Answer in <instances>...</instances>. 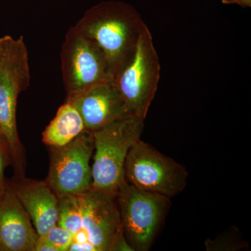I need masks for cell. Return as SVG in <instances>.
<instances>
[{
  "label": "cell",
  "instance_id": "cell-1",
  "mask_svg": "<svg viewBox=\"0 0 251 251\" xmlns=\"http://www.w3.org/2000/svg\"><path fill=\"white\" fill-rule=\"evenodd\" d=\"M145 25L131 5L106 1L87 10L75 27L103 50L114 79L133 57Z\"/></svg>",
  "mask_w": 251,
  "mask_h": 251
},
{
  "label": "cell",
  "instance_id": "cell-2",
  "mask_svg": "<svg viewBox=\"0 0 251 251\" xmlns=\"http://www.w3.org/2000/svg\"><path fill=\"white\" fill-rule=\"evenodd\" d=\"M30 82L29 58L24 39L8 36L0 58V129L9 145L15 174H23L24 148L16 123L18 96Z\"/></svg>",
  "mask_w": 251,
  "mask_h": 251
},
{
  "label": "cell",
  "instance_id": "cell-3",
  "mask_svg": "<svg viewBox=\"0 0 251 251\" xmlns=\"http://www.w3.org/2000/svg\"><path fill=\"white\" fill-rule=\"evenodd\" d=\"M145 120L129 115L92 132V187L117 194L125 181V165L130 148L140 140Z\"/></svg>",
  "mask_w": 251,
  "mask_h": 251
},
{
  "label": "cell",
  "instance_id": "cell-4",
  "mask_svg": "<svg viewBox=\"0 0 251 251\" xmlns=\"http://www.w3.org/2000/svg\"><path fill=\"white\" fill-rule=\"evenodd\" d=\"M161 64L151 31L144 26L135 53L113 79L131 115L145 120L158 89Z\"/></svg>",
  "mask_w": 251,
  "mask_h": 251
},
{
  "label": "cell",
  "instance_id": "cell-5",
  "mask_svg": "<svg viewBox=\"0 0 251 251\" xmlns=\"http://www.w3.org/2000/svg\"><path fill=\"white\" fill-rule=\"evenodd\" d=\"M117 200L127 241L134 251L150 250L171 206V198L138 189L125 179Z\"/></svg>",
  "mask_w": 251,
  "mask_h": 251
},
{
  "label": "cell",
  "instance_id": "cell-6",
  "mask_svg": "<svg viewBox=\"0 0 251 251\" xmlns=\"http://www.w3.org/2000/svg\"><path fill=\"white\" fill-rule=\"evenodd\" d=\"M125 176L138 189L171 198L186 187L188 173L184 166L139 140L127 155Z\"/></svg>",
  "mask_w": 251,
  "mask_h": 251
},
{
  "label": "cell",
  "instance_id": "cell-7",
  "mask_svg": "<svg viewBox=\"0 0 251 251\" xmlns=\"http://www.w3.org/2000/svg\"><path fill=\"white\" fill-rule=\"evenodd\" d=\"M61 59L67 98L113 80L103 50L75 26L66 34Z\"/></svg>",
  "mask_w": 251,
  "mask_h": 251
},
{
  "label": "cell",
  "instance_id": "cell-8",
  "mask_svg": "<svg viewBox=\"0 0 251 251\" xmlns=\"http://www.w3.org/2000/svg\"><path fill=\"white\" fill-rule=\"evenodd\" d=\"M50 163L46 182L57 195L80 196L92 187L91 158L93 133L85 130L75 139L59 148H50Z\"/></svg>",
  "mask_w": 251,
  "mask_h": 251
},
{
  "label": "cell",
  "instance_id": "cell-9",
  "mask_svg": "<svg viewBox=\"0 0 251 251\" xmlns=\"http://www.w3.org/2000/svg\"><path fill=\"white\" fill-rule=\"evenodd\" d=\"M82 227L97 251H110L115 235L122 228L117 194L91 187L79 196Z\"/></svg>",
  "mask_w": 251,
  "mask_h": 251
},
{
  "label": "cell",
  "instance_id": "cell-10",
  "mask_svg": "<svg viewBox=\"0 0 251 251\" xmlns=\"http://www.w3.org/2000/svg\"><path fill=\"white\" fill-rule=\"evenodd\" d=\"M66 101L76 108L85 129L92 132L131 115L113 80L93 86Z\"/></svg>",
  "mask_w": 251,
  "mask_h": 251
},
{
  "label": "cell",
  "instance_id": "cell-11",
  "mask_svg": "<svg viewBox=\"0 0 251 251\" xmlns=\"http://www.w3.org/2000/svg\"><path fill=\"white\" fill-rule=\"evenodd\" d=\"M8 184L27 211L39 237L57 225L58 197L46 181L16 176Z\"/></svg>",
  "mask_w": 251,
  "mask_h": 251
},
{
  "label": "cell",
  "instance_id": "cell-12",
  "mask_svg": "<svg viewBox=\"0 0 251 251\" xmlns=\"http://www.w3.org/2000/svg\"><path fill=\"white\" fill-rule=\"evenodd\" d=\"M38 235L30 218L7 185L0 198V247L2 251H34Z\"/></svg>",
  "mask_w": 251,
  "mask_h": 251
},
{
  "label": "cell",
  "instance_id": "cell-13",
  "mask_svg": "<svg viewBox=\"0 0 251 251\" xmlns=\"http://www.w3.org/2000/svg\"><path fill=\"white\" fill-rule=\"evenodd\" d=\"M85 130L80 113L72 104L66 101L46 127L42 140L50 148H59L72 142Z\"/></svg>",
  "mask_w": 251,
  "mask_h": 251
},
{
  "label": "cell",
  "instance_id": "cell-14",
  "mask_svg": "<svg viewBox=\"0 0 251 251\" xmlns=\"http://www.w3.org/2000/svg\"><path fill=\"white\" fill-rule=\"evenodd\" d=\"M57 226L75 234L82 228V216L79 196L64 195L58 197Z\"/></svg>",
  "mask_w": 251,
  "mask_h": 251
},
{
  "label": "cell",
  "instance_id": "cell-15",
  "mask_svg": "<svg viewBox=\"0 0 251 251\" xmlns=\"http://www.w3.org/2000/svg\"><path fill=\"white\" fill-rule=\"evenodd\" d=\"M44 236L57 249V251H69L74 242V234L57 225Z\"/></svg>",
  "mask_w": 251,
  "mask_h": 251
},
{
  "label": "cell",
  "instance_id": "cell-16",
  "mask_svg": "<svg viewBox=\"0 0 251 251\" xmlns=\"http://www.w3.org/2000/svg\"><path fill=\"white\" fill-rule=\"evenodd\" d=\"M9 165H11V152L7 141L0 129V198L7 188L8 181L5 179L4 172Z\"/></svg>",
  "mask_w": 251,
  "mask_h": 251
},
{
  "label": "cell",
  "instance_id": "cell-17",
  "mask_svg": "<svg viewBox=\"0 0 251 251\" xmlns=\"http://www.w3.org/2000/svg\"><path fill=\"white\" fill-rule=\"evenodd\" d=\"M205 246L207 251H237L247 247V244L234 240L232 237H221L214 241L208 239Z\"/></svg>",
  "mask_w": 251,
  "mask_h": 251
},
{
  "label": "cell",
  "instance_id": "cell-18",
  "mask_svg": "<svg viewBox=\"0 0 251 251\" xmlns=\"http://www.w3.org/2000/svg\"><path fill=\"white\" fill-rule=\"evenodd\" d=\"M110 251H134L125 237L123 228L120 229L112 242Z\"/></svg>",
  "mask_w": 251,
  "mask_h": 251
},
{
  "label": "cell",
  "instance_id": "cell-19",
  "mask_svg": "<svg viewBox=\"0 0 251 251\" xmlns=\"http://www.w3.org/2000/svg\"><path fill=\"white\" fill-rule=\"evenodd\" d=\"M34 251H57V249L44 236L38 237Z\"/></svg>",
  "mask_w": 251,
  "mask_h": 251
},
{
  "label": "cell",
  "instance_id": "cell-20",
  "mask_svg": "<svg viewBox=\"0 0 251 251\" xmlns=\"http://www.w3.org/2000/svg\"><path fill=\"white\" fill-rule=\"evenodd\" d=\"M69 251H97L90 242L77 243L73 242Z\"/></svg>",
  "mask_w": 251,
  "mask_h": 251
},
{
  "label": "cell",
  "instance_id": "cell-21",
  "mask_svg": "<svg viewBox=\"0 0 251 251\" xmlns=\"http://www.w3.org/2000/svg\"><path fill=\"white\" fill-rule=\"evenodd\" d=\"M74 242L77 243L90 242L89 241L88 234L83 227L74 234Z\"/></svg>",
  "mask_w": 251,
  "mask_h": 251
},
{
  "label": "cell",
  "instance_id": "cell-22",
  "mask_svg": "<svg viewBox=\"0 0 251 251\" xmlns=\"http://www.w3.org/2000/svg\"><path fill=\"white\" fill-rule=\"evenodd\" d=\"M224 4H237L243 8L251 7V0H222Z\"/></svg>",
  "mask_w": 251,
  "mask_h": 251
},
{
  "label": "cell",
  "instance_id": "cell-23",
  "mask_svg": "<svg viewBox=\"0 0 251 251\" xmlns=\"http://www.w3.org/2000/svg\"><path fill=\"white\" fill-rule=\"evenodd\" d=\"M8 35L3 36L0 38V58H1V52H2L3 49L5 45L6 40H7Z\"/></svg>",
  "mask_w": 251,
  "mask_h": 251
},
{
  "label": "cell",
  "instance_id": "cell-24",
  "mask_svg": "<svg viewBox=\"0 0 251 251\" xmlns=\"http://www.w3.org/2000/svg\"><path fill=\"white\" fill-rule=\"evenodd\" d=\"M0 251H2V250H1V247H0Z\"/></svg>",
  "mask_w": 251,
  "mask_h": 251
}]
</instances>
